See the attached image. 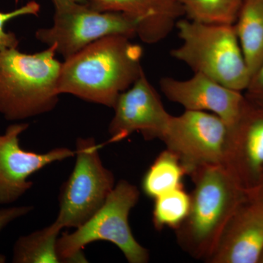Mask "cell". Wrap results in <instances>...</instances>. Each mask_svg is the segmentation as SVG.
Masks as SVG:
<instances>
[{
    "mask_svg": "<svg viewBox=\"0 0 263 263\" xmlns=\"http://www.w3.org/2000/svg\"><path fill=\"white\" fill-rule=\"evenodd\" d=\"M245 95L250 103L263 108V62L251 79Z\"/></svg>",
    "mask_w": 263,
    "mask_h": 263,
    "instance_id": "21",
    "label": "cell"
},
{
    "mask_svg": "<svg viewBox=\"0 0 263 263\" xmlns=\"http://www.w3.org/2000/svg\"><path fill=\"white\" fill-rule=\"evenodd\" d=\"M63 229L58 223L19 237L13 249L14 263L62 262L57 252V243Z\"/></svg>",
    "mask_w": 263,
    "mask_h": 263,
    "instance_id": "16",
    "label": "cell"
},
{
    "mask_svg": "<svg viewBox=\"0 0 263 263\" xmlns=\"http://www.w3.org/2000/svg\"><path fill=\"white\" fill-rule=\"evenodd\" d=\"M140 198L138 187L121 180L101 209L72 233H62L57 243L62 262H87L83 249L98 240L114 243L129 263H146L148 249L140 245L132 233L129 216Z\"/></svg>",
    "mask_w": 263,
    "mask_h": 263,
    "instance_id": "5",
    "label": "cell"
},
{
    "mask_svg": "<svg viewBox=\"0 0 263 263\" xmlns=\"http://www.w3.org/2000/svg\"><path fill=\"white\" fill-rule=\"evenodd\" d=\"M54 46L26 53L0 51V115L18 122L49 113L59 103L61 62Z\"/></svg>",
    "mask_w": 263,
    "mask_h": 263,
    "instance_id": "3",
    "label": "cell"
},
{
    "mask_svg": "<svg viewBox=\"0 0 263 263\" xmlns=\"http://www.w3.org/2000/svg\"><path fill=\"white\" fill-rule=\"evenodd\" d=\"M113 109L108 143L122 141L136 132L147 141L162 140L172 117L145 72L130 88L119 95Z\"/></svg>",
    "mask_w": 263,
    "mask_h": 263,
    "instance_id": "10",
    "label": "cell"
},
{
    "mask_svg": "<svg viewBox=\"0 0 263 263\" xmlns=\"http://www.w3.org/2000/svg\"><path fill=\"white\" fill-rule=\"evenodd\" d=\"M100 11L124 13L138 24L137 37L147 44L160 43L185 15L179 0H87Z\"/></svg>",
    "mask_w": 263,
    "mask_h": 263,
    "instance_id": "14",
    "label": "cell"
},
{
    "mask_svg": "<svg viewBox=\"0 0 263 263\" xmlns=\"http://www.w3.org/2000/svg\"><path fill=\"white\" fill-rule=\"evenodd\" d=\"M34 209L32 205H20L0 209V232L3 231L13 221L27 216L29 213L32 212ZM4 262L5 257L0 255V262Z\"/></svg>",
    "mask_w": 263,
    "mask_h": 263,
    "instance_id": "22",
    "label": "cell"
},
{
    "mask_svg": "<svg viewBox=\"0 0 263 263\" xmlns=\"http://www.w3.org/2000/svg\"><path fill=\"white\" fill-rule=\"evenodd\" d=\"M191 205V195L183 186L155 199L152 221L157 230L164 228L177 230L186 220Z\"/></svg>",
    "mask_w": 263,
    "mask_h": 263,
    "instance_id": "19",
    "label": "cell"
},
{
    "mask_svg": "<svg viewBox=\"0 0 263 263\" xmlns=\"http://www.w3.org/2000/svg\"><path fill=\"white\" fill-rule=\"evenodd\" d=\"M187 171L179 157L167 149L161 152L151 164L142 179L143 193L150 198L183 186L182 180Z\"/></svg>",
    "mask_w": 263,
    "mask_h": 263,
    "instance_id": "17",
    "label": "cell"
},
{
    "mask_svg": "<svg viewBox=\"0 0 263 263\" xmlns=\"http://www.w3.org/2000/svg\"><path fill=\"white\" fill-rule=\"evenodd\" d=\"M70 1L78 2V3H86L87 0H70Z\"/></svg>",
    "mask_w": 263,
    "mask_h": 263,
    "instance_id": "24",
    "label": "cell"
},
{
    "mask_svg": "<svg viewBox=\"0 0 263 263\" xmlns=\"http://www.w3.org/2000/svg\"><path fill=\"white\" fill-rule=\"evenodd\" d=\"M41 10V5L36 1H30L21 8L9 12L0 11V51L18 47L19 41L16 34L6 32L5 26L7 22L13 18L24 15H37Z\"/></svg>",
    "mask_w": 263,
    "mask_h": 263,
    "instance_id": "20",
    "label": "cell"
},
{
    "mask_svg": "<svg viewBox=\"0 0 263 263\" xmlns=\"http://www.w3.org/2000/svg\"><path fill=\"white\" fill-rule=\"evenodd\" d=\"M161 91L173 103L185 110L215 114L231 127L238 121L247 103L245 94L226 87L200 73L187 80L171 77L160 81Z\"/></svg>",
    "mask_w": 263,
    "mask_h": 263,
    "instance_id": "12",
    "label": "cell"
},
{
    "mask_svg": "<svg viewBox=\"0 0 263 263\" xmlns=\"http://www.w3.org/2000/svg\"><path fill=\"white\" fill-rule=\"evenodd\" d=\"M190 175L195 170L226 162L229 127L215 114L186 110L172 116L162 140Z\"/></svg>",
    "mask_w": 263,
    "mask_h": 263,
    "instance_id": "8",
    "label": "cell"
},
{
    "mask_svg": "<svg viewBox=\"0 0 263 263\" xmlns=\"http://www.w3.org/2000/svg\"><path fill=\"white\" fill-rule=\"evenodd\" d=\"M233 25L252 77L263 62V0H245Z\"/></svg>",
    "mask_w": 263,
    "mask_h": 263,
    "instance_id": "15",
    "label": "cell"
},
{
    "mask_svg": "<svg viewBox=\"0 0 263 263\" xmlns=\"http://www.w3.org/2000/svg\"><path fill=\"white\" fill-rule=\"evenodd\" d=\"M143 48L124 35L99 39L62 64L59 92L114 108L144 71Z\"/></svg>",
    "mask_w": 263,
    "mask_h": 263,
    "instance_id": "1",
    "label": "cell"
},
{
    "mask_svg": "<svg viewBox=\"0 0 263 263\" xmlns=\"http://www.w3.org/2000/svg\"><path fill=\"white\" fill-rule=\"evenodd\" d=\"M93 138L76 140L74 168L62 184L55 221L62 228H78L101 209L115 186L113 173L103 165Z\"/></svg>",
    "mask_w": 263,
    "mask_h": 263,
    "instance_id": "7",
    "label": "cell"
},
{
    "mask_svg": "<svg viewBox=\"0 0 263 263\" xmlns=\"http://www.w3.org/2000/svg\"><path fill=\"white\" fill-rule=\"evenodd\" d=\"M29 127L28 123L10 124L0 135V205H10L32 187L29 179L46 166L75 156V151L66 147L46 153L27 151L20 145V136Z\"/></svg>",
    "mask_w": 263,
    "mask_h": 263,
    "instance_id": "9",
    "label": "cell"
},
{
    "mask_svg": "<svg viewBox=\"0 0 263 263\" xmlns=\"http://www.w3.org/2000/svg\"><path fill=\"white\" fill-rule=\"evenodd\" d=\"M224 165L247 193L263 182V108L248 101L229 127Z\"/></svg>",
    "mask_w": 263,
    "mask_h": 263,
    "instance_id": "11",
    "label": "cell"
},
{
    "mask_svg": "<svg viewBox=\"0 0 263 263\" xmlns=\"http://www.w3.org/2000/svg\"><path fill=\"white\" fill-rule=\"evenodd\" d=\"M259 263H263V251L261 254L260 258H259Z\"/></svg>",
    "mask_w": 263,
    "mask_h": 263,
    "instance_id": "25",
    "label": "cell"
},
{
    "mask_svg": "<svg viewBox=\"0 0 263 263\" xmlns=\"http://www.w3.org/2000/svg\"><path fill=\"white\" fill-rule=\"evenodd\" d=\"M247 194H248L249 197L263 202V182L259 185L258 187L254 189V190Z\"/></svg>",
    "mask_w": 263,
    "mask_h": 263,
    "instance_id": "23",
    "label": "cell"
},
{
    "mask_svg": "<svg viewBox=\"0 0 263 263\" xmlns=\"http://www.w3.org/2000/svg\"><path fill=\"white\" fill-rule=\"evenodd\" d=\"M263 251V202L249 197L223 230L208 262L259 263Z\"/></svg>",
    "mask_w": 263,
    "mask_h": 263,
    "instance_id": "13",
    "label": "cell"
},
{
    "mask_svg": "<svg viewBox=\"0 0 263 263\" xmlns=\"http://www.w3.org/2000/svg\"><path fill=\"white\" fill-rule=\"evenodd\" d=\"M190 20L205 24H233L245 0H179Z\"/></svg>",
    "mask_w": 263,
    "mask_h": 263,
    "instance_id": "18",
    "label": "cell"
},
{
    "mask_svg": "<svg viewBox=\"0 0 263 263\" xmlns=\"http://www.w3.org/2000/svg\"><path fill=\"white\" fill-rule=\"evenodd\" d=\"M181 46L171 56L226 87L243 92L252 76L233 24L181 18L176 24Z\"/></svg>",
    "mask_w": 263,
    "mask_h": 263,
    "instance_id": "4",
    "label": "cell"
},
{
    "mask_svg": "<svg viewBox=\"0 0 263 263\" xmlns=\"http://www.w3.org/2000/svg\"><path fill=\"white\" fill-rule=\"evenodd\" d=\"M195 188L186 220L176 230L178 243L195 258L206 260L230 218L248 198L224 164H212L190 175Z\"/></svg>",
    "mask_w": 263,
    "mask_h": 263,
    "instance_id": "2",
    "label": "cell"
},
{
    "mask_svg": "<svg viewBox=\"0 0 263 263\" xmlns=\"http://www.w3.org/2000/svg\"><path fill=\"white\" fill-rule=\"evenodd\" d=\"M52 2L54 6L53 25L37 29L35 37L48 47L54 46L57 53L65 60L106 36L137 37L138 24L124 13L100 11L86 3Z\"/></svg>",
    "mask_w": 263,
    "mask_h": 263,
    "instance_id": "6",
    "label": "cell"
}]
</instances>
